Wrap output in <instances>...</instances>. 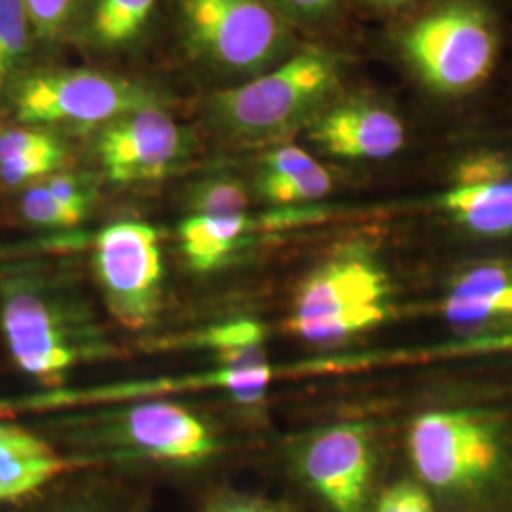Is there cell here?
Masks as SVG:
<instances>
[{"label":"cell","instance_id":"cell-31","mask_svg":"<svg viewBox=\"0 0 512 512\" xmlns=\"http://www.w3.org/2000/svg\"><path fill=\"white\" fill-rule=\"evenodd\" d=\"M376 2H384V4H406V2H412V0H376Z\"/></svg>","mask_w":512,"mask_h":512},{"label":"cell","instance_id":"cell-25","mask_svg":"<svg viewBox=\"0 0 512 512\" xmlns=\"http://www.w3.org/2000/svg\"><path fill=\"white\" fill-rule=\"evenodd\" d=\"M40 44L59 40L73 21L80 0H23Z\"/></svg>","mask_w":512,"mask_h":512},{"label":"cell","instance_id":"cell-28","mask_svg":"<svg viewBox=\"0 0 512 512\" xmlns=\"http://www.w3.org/2000/svg\"><path fill=\"white\" fill-rule=\"evenodd\" d=\"M48 190L55 196L57 202L63 203L67 209L74 211L78 217H86L90 203H92V192L88 186L82 183L76 175L69 173H54L48 179H44Z\"/></svg>","mask_w":512,"mask_h":512},{"label":"cell","instance_id":"cell-18","mask_svg":"<svg viewBox=\"0 0 512 512\" xmlns=\"http://www.w3.org/2000/svg\"><path fill=\"white\" fill-rule=\"evenodd\" d=\"M440 207L476 234H509L512 232V179L476 186H454L440 196Z\"/></svg>","mask_w":512,"mask_h":512},{"label":"cell","instance_id":"cell-11","mask_svg":"<svg viewBox=\"0 0 512 512\" xmlns=\"http://www.w3.org/2000/svg\"><path fill=\"white\" fill-rule=\"evenodd\" d=\"M184 152V135L156 107L135 110L107 124L97 154L112 183H150L165 177Z\"/></svg>","mask_w":512,"mask_h":512},{"label":"cell","instance_id":"cell-16","mask_svg":"<svg viewBox=\"0 0 512 512\" xmlns=\"http://www.w3.org/2000/svg\"><path fill=\"white\" fill-rule=\"evenodd\" d=\"M332 190V177L304 148L285 145L272 150L258 177V192L277 205L313 202Z\"/></svg>","mask_w":512,"mask_h":512},{"label":"cell","instance_id":"cell-30","mask_svg":"<svg viewBox=\"0 0 512 512\" xmlns=\"http://www.w3.org/2000/svg\"><path fill=\"white\" fill-rule=\"evenodd\" d=\"M205 512H294L272 503L255 501V499H224L211 505Z\"/></svg>","mask_w":512,"mask_h":512},{"label":"cell","instance_id":"cell-2","mask_svg":"<svg viewBox=\"0 0 512 512\" xmlns=\"http://www.w3.org/2000/svg\"><path fill=\"white\" fill-rule=\"evenodd\" d=\"M340 80V57L310 48L247 84L211 99V118L236 137H266L293 126L319 105Z\"/></svg>","mask_w":512,"mask_h":512},{"label":"cell","instance_id":"cell-22","mask_svg":"<svg viewBox=\"0 0 512 512\" xmlns=\"http://www.w3.org/2000/svg\"><path fill=\"white\" fill-rule=\"evenodd\" d=\"M190 211L198 217H239L247 215L249 196L236 179H209L190 190Z\"/></svg>","mask_w":512,"mask_h":512},{"label":"cell","instance_id":"cell-8","mask_svg":"<svg viewBox=\"0 0 512 512\" xmlns=\"http://www.w3.org/2000/svg\"><path fill=\"white\" fill-rule=\"evenodd\" d=\"M93 270L110 313L126 329H145L160 308L164 260L158 232L137 220L109 224L95 239Z\"/></svg>","mask_w":512,"mask_h":512},{"label":"cell","instance_id":"cell-17","mask_svg":"<svg viewBox=\"0 0 512 512\" xmlns=\"http://www.w3.org/2000/svg\"><path fill=\"white\" fill-rule=\"evenodd\" d=\"M452 323L471 325L512 315V266L488 264L461 275L442 304Z\"/></svg>","mask_w":512,"mask_h":512},{"label":"cell","instance_id":"cell-26","mask_svg":"<svg viewBox=\"0 0 512 512\" xmlns=\"http://www.w3.org/2000/svg\"><path fill=\"white\" fill-rule=\"evenodd\" d=\"M512 165L495 154H484L465 160L454 175L456 186H476V184L499 183L509 181Z\"/></svg>","mask_w":512,"mask_h":512},{"label":"cell","instance_id":"cell-1","mask_svg":"<svg viewBox=\"0 0 512 512\" xmlns=\"http://www.w3.org/2000/svg\"><path fill=\"white\" fill-rule=\"evenodd\" d=\"M0 329L14 363L48 387L112 353L69 275L37 260L0 268Z\"/></svg>","mask_w":512,"mask_h":512},{"label":"cell","instance_id":"cell-19","mask_svg":"<svg viewBox=\"0 0 512 512\" xmlns=\"http://www.w3.org/2000/svg\"><path fill=\"white\" fill-rule=\"evenodd\" d=\"M253 220L239 217H198L190 215L179 228L181 249L190 266L209 272L236 251L241 239L249 234Z\"/></svg>","mask_w":512,"mask_h":512},{"label":"cell","instance_id":"cell-15","mask_svg":"<svg viewBox=\"0 0 512 512\" xmlns=\"http://www.w3.org/2000/svg\"><path fill=\"white\" fill-rule=\"evenodd\" d=\"M67 148L50 129L23 124L0 126V186L21 190L59 173Z\"/></svg>","mask_w":512,"mask_h":512},{"label":"cell","instance_id":"cell-21","mask_svg":"<svg viewBox=\"0 0 512 512\" xmlns=\"http://www.w3.org/2000/svg\"><path fill=\"white\" fill-rule=\"evenodd\" d=\"M156 0H97L90 38L99 48H118L137 37L152 16Z\"/></svg>","mask_w":512,"mask_h":512},{"label":"cell","instance_id":"cell-7","mask_svg":"<svg viewBox=\"0 0 512 512\" xmlns=\"http://www.w3.org/2000/svg\"><path fill=\"white\" fill-rule=\"evenodd\" d=\"M404 52L437 92H471L492 71L495 35L488 16L471 2L446 4L416 21Z\"/></svg>","mask_w":512,"mask_h":512},{"label":"cell","instance_id":"cell-23","mask_svg":"<svg viewBox=\"0 0 512 512\" xmlns=\"http://www.w3.org/2000/svg\"><path fill=\"white\" fill-rule=\"evenodd\" d=\"M266 330L253 319H238L215 325L192 336L194 346L209 349L217 359H226L247 349L264 348Z\"/></svg>","mask_w":512,"mask_h":512},{"label":"cell","instance_id":"cell-24","mask_svg":"<svg viewBox=\"0 0 512 512\" xmlns=\"http://www.w3.org/2000/svg\"><path fill=\"white\" fill-rule=\"evenodd\" d=\"M18 213L21 219L35 228H71L82 217L55 200L44 181L29 184L19 190Z\"/></svg>","mask_w":512,"mask_h":512},{"label":"cell","instance_id":"cell-10","mask_svg":"<svg viewBox=\"0 0 512 512\" xmlns=\"http://www.w3.org/2000/svg\"><path fill=\"white\" fill-rule=\"evenodd\" d=\"M300 475L334 512L365 511L374 471L372 440L359 423L313 435L298 456Z\"/></svg>","mask_w":512,"mask_h":512},{"label":"cell","instance_id":"cell-5","mask_svg":"<svg viewBox=\"0 0 512 512\" xmlns=\"http://www.w3.org/2000/svg\"><path fill=\"white\" fill-rule=\"evenodd\" d=\"M408 450L421 480L442 494L475 495L503 471L499 431L465 410L423 414L412 423Z\"/></svg>","mask_w":512,"mask_h":512},{"label":"cell","instance_id":"cell-14","mask_svg":"<svg viewBox=\"0 0 512 512\" xmlns=\"http://www.w3.org/2000/svg\"><path fill=\"white\" fill-rule=\"evenodd\" d=\"M69 469L50 444L35 433L0 421V501L31 494Z\"/></svg>","mask_w":512,"mask_h":512},{"label":"cell","instance_id":"cell-9","mask_svg":"<svg viewBox=\"0 0 512 512\" xmlns=\"http://www.w3.org/2000/svg\"><path fill=\"white\" fill-rule=\"evenodd\" d=\"M274 366L266 357V349L241 355L238 359L219 363V368L202 374L156 378L129 384L101 385L86 389H54L44 395L46 406H76V404L120 403V401H145L162 395H175L186 391H226L236 403L253 406L264 399L274 380Z\"/></svg>","mask_w":512,"mask_h":512},{"label":"cell","instance_id":"cell-13","mask_svg":"<svg viewBox=\"0 0 512 512\" xmlns=\"http://www.w3.org/2000/svg\"><path fill=\"white\" fill-rule=\"evenodd\" d=\"M310 137L325 152L348 160H385L404 145L399 116L376 105H342L311 126Z\"/></svg>","mask_w":512,"mask_h":512},{"label":"cell","instance_id":"cell-29","mask_svg":"<svg viewBox=\"0 0 512 512\" xmlns=\"http://www.w3.org/2000/svg\"><path fill=\"white\" fill-rule=\"evenodd\" d=\"M287 12L302 19H317L332 10L336 0H277Z\"/></svg>","mask_w":512,"mask_h":512},{"label":"cell","instance_id":"cell-4","mask_svg":"<svg viewBox=\"0 0 512 512\" xmlns=\"http://www.w3.org/2000/svg\"><path fill=\"white\" fill-rule=\"evenodd\" d=\"M389 283L384 270L361 255L325 262L302 283L289 329L311 344H332L384 323Z\"/></svg>","mask_w":512,"mask_h":512},{"label":"cell","instance_id":"cell-27","mask_svg":"<svg viewBox=\"0 0 512 512\" xmlns=\"http://www.w3.org/2000/svg\"><path fill=\"white\" fill-rule=\"evenodd\" d=\"M376 512H435L429 494L414 482H399L387 488Z\"/></svg>","mask_w":512,"mask_h":512},{"label":"cell","instance_id":"cell-3","mask_svg":"<svg viewBox=\"0 0 512 512\" xmlns=\"http://www.w3.org/2000/svg\"><path fill=\"white\" fill-rule=\"evenodd\" d=\"M154 107V95L118 76L86 69H31L8 95L4 110L16 124L92 126Z\"/></svg>","mask_w":512,"mask_h":512},{"label":"cell","instance_id":"cell-12","mask_svg":"<svg viewBox=\"0 0 512 512\" xmlns=\"http://www.w3.org/2000/svg\"><path fill=\"white\" fill-rule=\"evenodd\" d=\"M101 427L116 444L156 461L194 463L217 450L209 425L181 404L139 401L107 418Z\"/></svg>","mask_w":512,"mask_h":512},{"label":"cell","instance_id":"cell-6","mask_svg":"<svg viewBox=\"0 0 512 512\" xmlns=\"http://www.w3.org/2000/svg\"><path fill=\"white\" fill-rule=\"evenodd\" d=\"M190 48L226 73L270 69L289 48V31L264 0H179Z\"/></svg>","mask_w":512,"mask_h":512},{"label":"cell","instance_id":"cell-20","mask_svg":"<svg viewBox=\"0 0 512 512\" xmlns=\"http://www.w3.org/2000/svg\"><path fill=\"white\" fill-rule=\"evenodd\" d=\"M37 38L23 0H0V110L19 80L29 73Z\"/></svg>","mask_w":512,"mask_h":512}]
</instances>
